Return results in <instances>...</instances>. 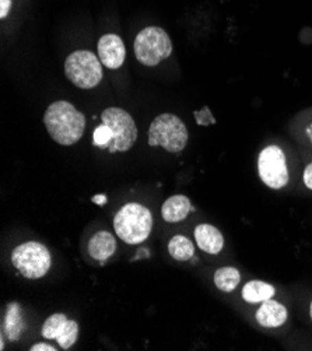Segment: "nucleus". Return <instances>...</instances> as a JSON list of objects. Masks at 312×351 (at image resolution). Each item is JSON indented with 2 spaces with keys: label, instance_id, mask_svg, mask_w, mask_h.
<instances>
[{
  "label": "nucleus",
  "instance_id": "nucleus-1",
  "mask_svg": "<svg viewBox=\"0 0 312 351\" xmlns=\"http://www.w3.org/2000/svg\"><path fill=\"white\" fill-rule=\"evenodd\" d=\"M44 123L52 140L62 146H72L82 138L86 129V117L71 102H52L44 114Z\"/></svg>",
  "mask_w": 312,
  "mask_h": 351
},
{
  "label": "nucleus",
  "instance_id": "nucleus-2",
  "mask_svg": "<svg viewBox=\"0 0 312 351\" xmlns=\"http://www.w3.org/2000/svg\"><path fill=\"white\" fill-rule=\"evenodd\" d=\"M117 235L129 245H137L146 241L153 228L150 210L139 203H128L121 207L114 219Z\"/></svg>",
  "mask_w": 312,
  "mask_h": 351
},
{
  "label": "nucleus",
  "instance_id": "nucleus-3",
  "mask_svg": "<svg viewBox=\"0 0 312 351\" xmlns=\"http://www.w3.org/2000/svg\"><path fill=\"white\" fill-rule=\"evenodd\" d=\"M188 138L185 123L172 114L158 115L149 129L150 147L161 146L169 153H181L188 145Z\"/></svg>",
  "mask_w": 312,
  "mask_h": 351
},
{
  "label": "nucleus",
  "instance_id": "nucleus-4",
  "mask_svg": "<svg viewBox=\"0 0 312 351\" xmlns=\"http://www.w3.org/2000/svg\"><path fill=\"white\" fill-rule=\"evenodd\" d=\"M13 266L29 280L43 278L51 269L52 256L45 245L29 241L14 248L12 252Z\"/></svg>",
  "mask_w": 312,
  "mask_h": 351
},
{
  "label": "nucleus",
  "instance_id": "nucleus-5",
  "mask_svg": "<svg viewBox=\"0 0 312 351\" xmlns=\"http://www.w3.org/2000/svg\"><path fill=\"white\" fill-rule=\"evenodd\" d=\"M136 59L145 66L154 67L172 53L169 35L160 27H146L134 40Z\"/></svg>",
  "mask_w": 312,
  "mask_h": 351
},
{
  "label": "nucleus",
  "instance_id": "nucleus-6",
  "mask_svg": "<svg viewBox=\"0 0 312 351\" xmlns=\"http://www.w3.org/2000/svg\"><path fill=\"white\" fill-rule=\"evenodd\" d=\"M64 73L76 87L94 88L102 80L101 60L90 51H76L66 58Z\"/></svg>",
  "mask_w": 312,
  "mask_h": 351
},
{
  "label": "nucleus",
  "instance_id": "nucleus-7",
  "mask_svg": "<svg viewBox=\"0 0 312 351\" xmlns=\"http://www.w3.org/2000/svg\"><path fill=\"white\" fill-rule=\"evenodd\" d=\"M102 123H106L112 130V140L108 146L110 153L128 152L137 140V126L125 110L107 108L101 114Z\"/></svg>",
  "mask_w": 312,
  "mask_h": 351
},
{
  "label": "nucleus",
  "instance_id": "nucleus-8",
  "mask_svg": "<svg viewBox=\"0 0 312 351\" xmlns=\"http://www.w3.org/2000/svg\"><path fill=\"white\" fill-rule=\"evenodd\" d=\"M258 172L266 186L272 189L285 188L290 175L283 150L277 146L265 147L258 158Z\"/></svg>",
  "mask_w": 312,
  "mask_h": 351
},
{
  "label": "nucleus",
  "instance_id": "nucleus-9",
  "mask_svg": "<svg viewBox=\"0 0 312 351\" xmlns=\"http://www.w3.org/2000/svg\"><path fill=\"white\" fill-rule=\"evenodd\" d=\"M43 336L49 340H56L60 348L69 350L79 337V325L69 319L64 313H53L44 322Z\"/></svg>",
  "mask_w": 312,
  "mask_h": 351
},
{
  "label": "nucleus",
  "instance_id": "nucleus-10",
  "mask_svg": "<svg viewBox=\"0 0 312 351\" xmlns=\"http://www.w3.org/2000/svg\"><path fill=\"white\" fill-rule=\"evenodd\" d=\"M98 58L101 63L112 70L119 69L126 58V48L121 37L115 34L102 35L98 41Z\"/></svg>",
  "mask_w": 312,
  "mask_h": 351
},
{
  "label": "nucleus",
  "instance_id": "nucleus-11",
  "mask_svg": "<svg viewBox=\"0 0 312 351\" xmlns=\"http://www.w3.org/2000/svg\"><path fill=\"white\" fill-rule=\"evenodd\" d=\"M195 239L197 247L211 255H217L224 247V238L221 232L211 224H199L195 228Z\"/></svg>",
  "mask_w": 312,
  "mask_h": 351
},
{
  "label": "nucleus",
  "instance_id": "nucleus-12",
  "mask_svg": "<svg viewBox=\"0 0 312 351\" xmlns=\"http://www.w3.org/2000/svg\"><path fill=\"white\" fill-rule=\"evenodd\" d=\"M255 318L263 328L282 326L287 321V309L277 301L266 300L256 311Z\"/></svg>",
  "mask_w": 312,
  "mask_h": 351
},
{
  "label": "nucleus",
  "instance_id": "nucleus-13",
  "mask_svg": "<svg viewBox=\"0 0 312 351\" xmlns=\"http://www.w3.org/2000/svg\"><path fill=\"white\" fill-rule=\"evenodd\" d=\"M87 250L93 259L104 262L115 254L117 239L108 231H99L90 238Z\"/></svg>",
  "mask_w": 312,
  "mask_h": 351
},
{
  "label": "nucleus",
  "instance_id": "nucleus-14",
  "mask_svg": "<svg viewBox=\"0 0 312 351\" xmlns=\"http://www.w3.org/2000/svg\"><path fill=\"white\" fill-rule=\"evenodd\" d=\"M192 212L191 200L184 195H174L168 197L161 207V216L167 223H180Z\"/></svg>",
  "mask_w": 312,
  "mask_h": 351
},
{
  "label": "nucleus",
  "instance_id": "nucleus-15",
  "mask_svg": "<svg viewBox=\"0 0 312 351\" xmlns=\"http://www.w3.org/2000/svg\"><path fill=\"white\" fill-rule=\"evenodd\" d=\"M25 330V322L23 318L21 306L19 302H10L6 306L5 315V333L9 341H17Z\"/></svg>",
  "mask_w": 312,
  "mask_h": 351
},
{
  "label": "nucleus",
  "instance_id": "nucleus-16",
  "mask_svg": "<svg viewBox=\"0 0 312 351\" xmlns=\"http://www.w3.org/2000/svg\"><path fill=\"white\" fill-rule=\"evenodd\" d=\"M274 293L276 290L272 285L261 282V280H251L242 289V298L250 304H256L272 298Z\"/></svg>",
  "mask_w": 312,
  "mask_h": 351
},
{
  "label": "nucleus",
  "instance_id": "nucleus-17",
  "mask_svg": "<svg viewBox=\"0 0 312 351\" xmlns=\"http://www.w3.org/2000/svg\"><path fill=\"white\" fill-rule=\"evenodd\" d=\"M168 252L176 261H189L195 255V247L192 241L185 235L172 237L168 242Z\"/></svg>",
  "mask_w": 312,
  "mask_h": 351
},
{
  "label": "nucleus",
  "instance_id": "nucleus-18",
  "mask_svg": "<svg viewBox=\"0 0 312 351\" xmlns=\"http://www.w3.org/2000/svg\"><path fill=\"white\" fill-rule=\"evenodd\" d=\"M239 282L241 276L235 267H220L215 273V285L223 293H232Z\"/></svg>",
  "mask_w": 312,
  "mask_h": 351
},
{
  "label": "nucleus",
  "instance_id": "nucleus-19",
  "mask_svg": "<svg viewBox=\"0 0 312 351\" xmlns=\"http://www.w3.org/2000/svg\"><path fill=\"white\" fill-rule=\"evenodd\" d=\"M111 140H112V130L106 123H102L98 128H95L94 136H93L94 146H97L99 149H106L110 146Z\"/></svg>",
  "mask_w": 312,
  "mask_h": 351
},
{
  "label": "nucleus",
  "instance_id": "nucleus-20",
  "mask_svg": "<svg viewBox=\"0 0 312 351\" xmlns=\"http://www.w3.org/2000/svg\"><path fill=\"white\" fill-rule=\"evenodd\" d=\"M195 119L197 122V125H202V126H209L211 123H216V119L213 118L211 110L204 107L202 111H195Z\"/></svg>",
  "mask_w": 312,
  "mask_h": 351
},
{
  "label": "nucleus",
  "instance_id": "nucleus-21",
  "mask_svg": "<svg viewBox=\"0 0 312 351\" xmlns=\"http://www.w3.org/2000/svg\"><path fill=\"white\" fill-rule=\"evenodd\" d=\"M12 9V0H0V19H6Z\"/></svg>",
  "mask_w": 312,
  "mask_h": 351
},
{
  "label": "nucleus",
  "instance_id": "nucleus-22",
  "mask_svg": "<svg viewBox=\"0 0 312 351\" xmlns=\"http://www.w3.org/2000/svg\"><path fill=\"white\" fill-rule=\"evenodd\" d=\"M304 184H305V186L308 189L312 191V162L305 167V171H304Z\"/></svg>",
  "mask_w": 312,
  "mask_h": 351
},
{
  "label": "nucleus",
  "instance_id": "nucleus-23",
  "mask_svg": "<svg viewBox=\"0 0 312 351\" xmlns=\"http://www.w3.org/2000/svg\"><path fill=\"white\" fill-rule=\"evenodd\" d=\"M29 351H56V348H53L51 344H47V343H37L31 346Z\"/></svg>",
  "mask_w": 312,
  "mask_h": 351
},
{
  "label": "nucleus",
  "instance_id": "nucleus-24",
  "mask_svg": "<svg viewBox=\"0 0 312 351\" xmlns=\"http://www.w3.org/2000/svg\"><path fill=\"white\" fill-rule=\"evenodd\" d=\"M107 200H108V197L106 196V195H97V196H94L93 197V202L95 203V204H99V206H104L107 203Z\"/></svg>",
  "mask_w": 312,
  "mask_h": 351
},
{
  "label": "nucleus",
  "instance_id": "nucleus-25",
  "mask_svg": "<svg viewBox=\"0 0 312 351\" xmlns=\"http://www.w3.org/2000/svg\"><path fill=\"white\" fill-rule=\"evenodd\" d=\"M305 133H307V136H308V138L311 140V143H312V123L311 125H308L307 126V129H305Z\"/></svg>",
  "mask_w": 312,
  "mask_h": 351
},
{
  "label": "nucleus",
  "instance_id": "nucleus-26",
  "mask_svg": "<svg viewBox=\"0 0 312 351\" xmlns=\"http://www.w3.org/2000/svg\"><path fill=\"white\" fill-rule=\"evenodd\" d=\"M309 315H311V319H312V302H311V306H309Z\"/></svg>",
  "mask_w": 312,
  "mask_h": 351
}]
</instances>
